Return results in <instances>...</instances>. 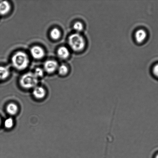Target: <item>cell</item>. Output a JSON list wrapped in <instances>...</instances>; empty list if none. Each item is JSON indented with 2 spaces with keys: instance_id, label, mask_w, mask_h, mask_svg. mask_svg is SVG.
I'll return each mask as SVG.
<instances>
[{
  "instance_id": "obj_18",
  "label": "cell",
  "mask_w": 158,
  "mask_h": 158,
  "mask_svg": "<svg viewBox=\"0 0 158 158\" xmlns=\"http://www.w3.org/2000/svg\"><path fill=\"white\" fill-rule=\"evenodd\" d=\"M155 158H158V154L156 156Z\"/></svg>"
},
{
  "instance_id": "obj_16",
  "label": "cell",
  "mask_w": 158,
  "mask_h": 158,
  "mask_svg": "<svg viewBox=\"0 0 158 158\" xmlns=\"http://www.w3.org/2000/svg\"><path fill=\"white\" fill-rule=\"evenodd\" d=\"M37 78L42 77L43 75V71L40 68H37L35 69V73H34Z\"/></svg>"
},
{
  "instance_id": "obj_3",
  "label": "cell",
  "mask_w": 158,
  "mask_h": 158,
  "mask_svg": "<svg viewBox=\"0 0 158 158\" xmlns=\"http://www.w3.org/2000/svg\"><path fill=\"white\" fill-rule=\"evenodd\" d=\"M38 83V78L32 73L25 74L20 79V83L26 89L35 87Z\"/></svg>"
},
{
  "instance_id": "obj_1",
  "label": "cell",
  "mask_w": 158,
  "mask_h": 158,
  "mask_svg": "<svg viewBox=\"0 0 158 158\" xmlns=\"http://www.w3.org/2000/svg\"><path fill=\"white\" fill-rule=\"evenodd\" d=\"M12 64L15 69L19 70L26 69L28 65L29 60L28 56L24 52H19L13 55L12 58Z\"/></svg>"
},
{
  "instance_id": "obj_6",
  "label": "cell",
  "mask_w": 158,
  "mask_h": 158,
  "mask_svg": "<svg viewBox=\"0 0 158 158\" xmlns=\"http://www.w3.org/2000/svg\"><path fill=\"white\" fill-rule=\"evenodd\" d=\"M33 94L36 98L38 99H42L46 95V91L41 87H36L33 91Z\"/></svg>"
},
{
  "instance_id": "obj_19",
  "label": "cell",
  "mask_w": 158,
  "mask_h": 158,
  "mask_svg": "<svg viewBox=\"0 0 158 158\" xmlns=\"http://www.w3.org/2000/svg\"><path fill=\"white\" fill-rule=\"evenodd\" d=\"M1 119H0V125H1Z\"/></svg>"
},
{
  "instance_id": "obj_10",
  "label": "cell",
  "mask_w": 158,
  "mask_h": 158,
  "mask_svg": "<svg viewBox=\"0 0 158 158\" xmlns=\"http://www.w3.org/2000/svg\"><path fill=\"white\" fill-rule=\"evenodd\" d=\"M10 71L6 66H0V80H5L9 76Z\"/></svg>"
},
{
  "instance_id": "obj_17",
  "label": "cell",
  "mask_w": 158,
  "mask_h": 158,
  "mask_svg": "<svg viewBox=\"0 0 158 158\" xmlns=\"http://www.w3.org/2000/svg\"><path fill=\"white\" fill-rule=\"evenodd\" d=\"M153 73L155 76L158 77V64L155 65L153 67Z\"/></svg>"
},
{
  "instance_id": "obj_8",
  "label": "cell",
  "mask_w": 158,
  "mask_h": 158,
  "mask_svg": "<svg viewBox=\"0 0 158 158\" xmlns=\"http://www.w3.org/2000/svg\"><path fill=\"white\" fill-rule=\"evenodd\" d=\"M11 6L7 1H3L0 2V15H5L10 11Z\"/></svg>"
},
{
  "instance_id": "obj_2",
  "label": "cell",
  "mask_w": 158,
  "mask_h": 158,
  "mask_svg": "<svg viewBox=\"0 0 158 158\" xmlns=\"http://www.w3.org/2000/svg\"><path fill=\"white\" fill-rule=\"evenodd\" d=\"M69 46L75 52H80L83 50L85 46V41L83 36L79 33L72 34L69 38Z\"/></svg>"
},
{
  "instance_id": "obj_5",
  "label": "cell",
  "mask_w": 158,
  "mask_h": 158,
  "mask_svg": "<svg viewBox=\"0 0 158 158\" xmlns=\"http://www.w3.org/2000/svg\"><path fill=\"white\" fill-rule=\"evenodd\" d=\"M44 69L48 73H52L56 70L58 67V63L53 60H48L45 62Z\"/></svg>"
},
{
  "instance_id": "obj_4",
  "label": "cell",
  "mask_w": 158,
  "mask_h": 158,
  "mask_svg": "<svg viewBox=\"0 0 158 158\" xmlns=\"http://www.w3.org/2000/svg\"><path fill=\"white\" fill-rule=\"evenodd\" d=\"M31 54L34 58L40 59L44 57V50L39 46H35L31 49Z\"/></svg>"
},
{
  "instance_id": "obj_11",
  "label": "cell",
  "mask_w": 158,
  "mask_h": 158,
  "mask_svg": "<svg viewBox=\"0 0 158 158\" xmlns=\"http://www.w3.org/2000/svg\"><path fill=\"white\" fill-rule=\"evenodd\" d=\"M7 111L11 115H15L18 112V108L16 104L14 103L9 104L6 108Z\"/></svg>"
},
{
  "instance_id": "obj_13",
  "label": "cell",
  "mask_w": 158,
  "mask_h": 158,
  "mask_svg": "<svg viewBox=\"0 0 158 158\" xmlns=\"http://www.w3.org/2000/svg\"><path fill=\"white\" fill-rule=\"evenodd\" d=\"M73 27L74 30L77 32V33L82 31L83 28V24L80 22L75 23Z\"/></svg>"
},
{
  "instance_id": "obj_15",
  "label": "cell",
  "mask_w": 158,
  "mask_h": 158,
  "mask_svg": "<svg viewBox=\"0 0 158 158\" xmlns=\"http://www.w3.org/2000/svg\"><path fill=\"white\" fill-rule=\"evenodd\" d=\"M4 125L5 127L7 128H11L14 125V121L11 118H8L5 121Z\"/></svg>"
},
{
  "instance_id": "obj_12",
  "label": "cell",
  "mask_w": 158,
  "mask_h": 158,
  "mask_svg": "<svg viewBox=\"0 0 158 158\" xmlns=\"http://www.w3.org/2000/svg\"><path fill=\"white\" fill-rule=\"evenodd\" d=\"M50 36L54 40H57L61 36V32L58 29H53L50 32Z\"/></svg>"
},
{
  "instance_id": "obj_14",
  "label": "cell",
  "mask_w": 158,
  "mask_h": 158,
  "mask_svg": "<svg viewBox=\"0 0 158 158\" xmlns=\"http://www.w3.org/2000/svg\"><path fill=\"white\" fill-rule=\"evenodd\" d=\"M68 72V69L67 67L65 65H62L58 68L59 73L62 75H66Z\"/></svg>"
},
{
  "instance_id": "obj_9",
  "label": "cell",
  "mask_w": 158,
  "mask_h": 158,
  "mask_svg": "<svg viewBox=\"0 0 158 158\" xmlns=\"http://www.w3.org/2000/svg\"><path fill=\"white\" fill-rule=\"evenodd\" d=\"M57 54L60 58L66 59L69 56V52L67 48L62 46L58 49Z\"/></svg>"
},
{
  "instance_id": "obj_7",
  "label": "cell",
  "mask_w": 158,
  "mask_h": 158,
  "mask_svg": "<svg viewBox=\"0 0 158 158\" xmlns=\"http://www.w3.org/2000/svg\"><path fill=\"white\" fill-rule=\"evenodd\" d=\"M146 32L143 29H140L136 32L135 38L137 43H142L145 41L147 38Z\"/></svg>"
}]
</instances>
